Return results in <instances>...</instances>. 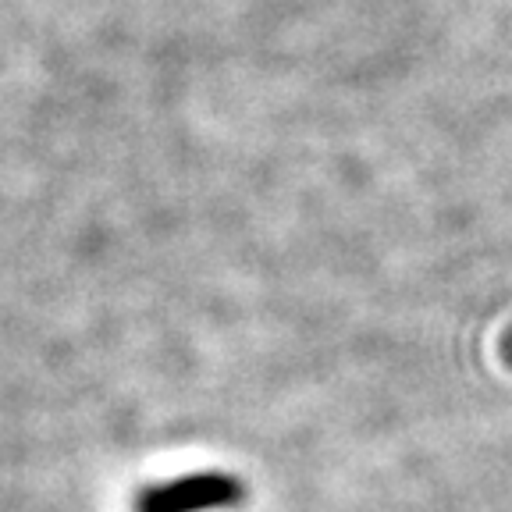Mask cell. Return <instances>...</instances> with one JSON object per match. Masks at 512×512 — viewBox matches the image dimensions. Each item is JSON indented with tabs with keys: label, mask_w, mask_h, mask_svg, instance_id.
<instances>
[{
	"label": "cell",
	"mask_w": 512,
	"mask_h": 512,
	"mask_svg": "<svg viewBox=\"0 0 512 512\" xmlns=\"http://www.w3.org/2000/svg\"><path fill=\"white\" fill-rule=\"evenodd\" d=\"M139 512H157V509H146V505H139Z\"/></svg>",
	"instance_id": "2"
},
{
	"label": "cell",
	"mask_w": 512,
	"mask_h": 512,
	"mask_svg": "<svg viewBox=\"0 0 512 512\" xmlns=\"http://www.w3.org/2000/svg\"><path fill=\"white\" fill-rule=\"evenodd\" d=\"M242 498V488L228 477H185L168 488H153L139 498V505L157 512H200L214 505H232Z\"/></svg>",
	"instance_id": "1"
}]
</instances>
